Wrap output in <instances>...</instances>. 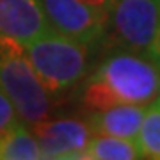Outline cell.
Segmentation results:
<instances>
[{
	"label": "cell",
	"mask_w": 160,
	"mask_h": 160,
	"mask_svg": "<svg viewBox=\"0 0 160 160\" xmlns=\"http://www.w3.org/2000/svg\"><path fill=\"white\" fill-rule=\"evenodd\" d=\"M160 92V64L146 53L121 50L105 59L82 86L87 112L121 103L149 105Z\"/></svg>",
	"instance_id": "cell-1"
},
{
	"label": "cell",
	"mask_w": 160,
	"mask_h": 160,
	"mask_svg": "<svg viewBox=\"0 0 160 160\" xmlns=\"http://www.w3.org/2000/svg\"><path fill=\"white\" fill-rule=\"evenodd\" d=\"M23 52L52 94L78 86L89 71V45L53 29L25 45Z\"/></svg>",
	"instance_id": "cell-2"
},
{
	"label": "cell",
	"mask_w": 160,
	"mask_h": 160,
	"mask_svg": "<svg viewBox=\"0 0 160 160\" xmlns=\"http://www.w3.org/2000/svg\"><path fill=\"white\" fill-rule=\"evenodd\" d=\"M103 41L146 53L160 64V0H112Z\"/></svg>",
	"instance_id": "cell-3"
},
{
	"label": "cell",
	"mask_w": 160,
	"mask_h": 160,
	"mask_svg": "<svg viewBox=\"0 0 160 160\" xmlns=\"http://www.w3.org/2000/svg\"><path fill=\"white\" fill-rule=\"evenodd\" d=\"M0 89L9 96L20 119L27 126L48 119L52 92L41 82L23 50L0 55Z\"/></svg>",
	"instance_id": "cell-4"
},
{
	"label": "cell",
	"mask_w": 160,
	"mask_h": 160,
	"mask_svg": "<svg viewBox=\"0 0 160 160\" xmlns=\"http://www.w3.org/2000/svg\"><path fill=\"white\" fill-rule=\"evenodd\" d=\"M39 2L53 30L89 46L103 41L109 11L87 6L82 0H39Z\"/></svg>",
	"instance_id": "cell-5"
},
{
	"label": "cell",
	"mask_w": 160,
	"mask_h": 160,
	"mask_svg": "<svg viewBox=\"0 0 160 160\" xmlns=\"http://www.w3.org/2000/svg\"><path fill=\"white\" fill-rule=\"evenodd\" d=\"M41 148V158L53 160H82V153L92 137L87 121L64 118L55 121H43L32 126Z\"/></svg>",
	"instance_id": "cell-6"
},
{
	"label": "cell",
	"mask_w": 160,
	"mask_h": 160,
	"mask_svg": "<svg viewBox=\"0 0 160 160\" xmlns=\"http://www.w3.org/2000/svg\"><path fill=\"white\" fill-rule=\"evenodd\" d=\"M144 112H146V105L121 103L105 110L91 112V116L87 118V125L92 133L116 135V137L137 141Z\"/></svg>",
	"instance_id": "cell-7"
},
{
	"label": "cell",
	"mask_w": 160,
	"mask_h": 160,
	"mask_svg": "<svg viewBox=\"0 0 160 160\" xmlns=\"http://www.w3.org/2000/svg\"><path fill=\"white\" fill-rule=\"evenodd\" d=\"M142 158V151L137 141L92 133L82 160H135Z\"/></svg>",
	"instance_id": "cell-8"
},
{
	"label": "cell",
	"mask_w": 160,
	"mask_h": 160,
	"mask_svg": "<svg viewBox=\"0 0 160 160\" xmlns=\"http://www.w3.org/2000/svg\"><path fill=\"white\" fill-rule=\"evenodd\" d=\"M41 158L39 142L23 121L0 137V160Z\"/></svg>",
	"instance_id": "cell-9"
},
{
	"label": "cell",
	"mask_w": 160,
	"mask_h": 160,
	"mask_svg": "<svg viewBox=\"0 0 160 160\" xmlns=\"http://www.w3.org/2000/svg\"><path fill=\"white\" fill-rule=\"evenodd\" d=\"M137 141L142 158L160 160V96L155 98L144 112Z\"/></svg>",
	"instance_id": "cell-10"
},
{
	"label": "cell",
	"mask_w": 160,
	"mask_h": 160,
	"mask_svg": "<svg viewBox=\"0 0 160 160\" xmlns=\"http://www.w3.org/2000/svg\"><path fill=\"white\" fill-rule=\"evenodd\" d=\"M20 123H22V119H20L12 102L9 100L6 92L0 89V137Z\"/></svg>",
	"instance_id": "cell-11"
},
{
	"label": "cell",
	"mask_w": 160,
	"mask_h": 160,
	"mask_svg": "<svg viewBox=\"0 0 160 160\" xmlns=\"http://www.w3.org/2000/svg\"><path fill=\"white\" fill-rule=\"evenodd\" d=\"M82 2H86L87 6H92V7H98V9L109 11V6H110L112 0H82Z\"/></svg>",
	"instance_id": "cell-12"
}]
</instances>
